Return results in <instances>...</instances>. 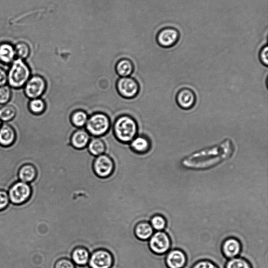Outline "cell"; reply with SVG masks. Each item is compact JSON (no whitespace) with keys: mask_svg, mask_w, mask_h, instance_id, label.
Here are the masks:
<instances>
[{"mask_svg":"<svg viewBox=\"0 0 268 268\" xmlns=\"http://www.w3.org/2000/svg\"><path fill=\"white\" fill-rule=\"evenodd\" d=\"M121 115V110L118 106L109 116L102 112L95 113L89 116L85 129L92 136H103L109 131L116 118Z\"/></svg>","mask_w":268,"mask_h":268,"instance_id":"6da1fadb","label":"cell"},{"mask_svg":"<svg viewBox=\"0 0 268 268\" xmlns=\"http://www.w3.org/2000/svg\"><path fill=\"white\" fill-rule=\"evenodd\" d=\"M117 91L124 98H135L139 91V86L137 81L132 77H120L116 83Z\"/></svg>","mask_w":268,"mask_h":268,"instance_id":"ba28073f","label":"cell"},{"mask_svg":"<svg viewBox=\"0 0 268 268\" xmlns=\"http://www.w3.org/2000/svg\"><path fill=\"white\" fill-rule=\"evenodd\" d=\"M7 73L8 84L13 89L23 88L32 76L31 68L19 58L15 59Z\"/></svg>","mask_w":268,"mask_h":268,"instance_id":"3957f363","label":"cell"},{"mask_svg":"<svg viewBox=\"0 0 268 268\" xmlns=\"http://www.w3.org/2000/svg\"><path fill=\"white\" fill-rule=\"evenodd\" d=\"M9 197L7 192L4 190H0V211H3L9 204Z\"/></svg>","mask_w":268,"mask_h":268,"instance_id":"1f68e13d","label":"cell"},{"mask_svg":"<svg viewBox=\"0 0 268 268\" xmlns=\"http://www.w3.org/2000/svg\"><path fill=\"white\" fill-rule=\"evenodd\" d=\"M113 130L116 139L125 144H130L138 135V126L136 121L127 114L116 118L113 124Z\"/></svg>","mask_w":268,"mask_h":268,"instance_id":"7a4b0ae2","label":"cell"},{"mask_svg":"<svg viewBox=\"0 0 268 268\" xmlns=\"http://www.w3.org/2000/svg\"><path fill=\"white\" fill-rule=\"evenodd\" d=\"M47 83L41 75L31 76L23 87L25 96L29 100L41 98L46 92Z\"/></svg>","mask_w":268,"mask_h":268,"instance_id":"277c9868","label":"cell"},{"mask_svg":"<svg viewBox=\"0 0 268 268\" xmlns=\"http://www.w3.org/2000/svg\"><path fill=\"white\" fill-rule=\"evenodd\" d=\"M132 150L138 154H145L151 150L152 142L144 135H137L130 143Z\"/></svg>","mask_w":268,"mask_h":268,"instance_id":"5bb4252c","label":"cell"},{"mask_svg":"<svg viewBox=\"0 0 268 268\" xmlns=\"http://www.w3.org/2000/svg\"><path fill=\"white\" fill-rule=\"evenodd\" d=\"M165 261L168 268H183L187 263V258L183 251L176 249L168 253Z\"/></svg>","mask_w":268,"mask_h":268,"instance_id":"8fae6325","label":"cell"},{"mask_svg":"<svg viewBox=\"0 0 268 268\" xmlns=\"http://www.w3.org/2000/svg\"><path fill=\"white\" fill-rule=\"evenodd\" d=\"M76 265L71 260L62 258L57 260L54 264V268H76Z\"/></svg>","mask_w":268,"mask_h":268,"instance_id":"f546056e","label":"cell"},{"mask_svg":"<svg viewBox=\"0 0 268 268\" xmlns=\"http://www.w3.org/2000/svg\"><path fill=\"white\" fill-rule=\"evenodd\" d=\"M115 172H116V171H115ZM122 180H123V178H122ZM124 184H125V183H124ZM126 186H127V185H126ZM134 195H135V194H134ZM135 196H136V195H135ZM136 197H137V196H136ZM137 199H138V198H137ZM138 200H139V199H138ZM139 201H140V200H139ZM140 202L141 203V201H140ZM142 205H144V204H142Z\"/></svg>","mask_w":268,"mask_h":268,"instance_id":"e575fe53","label":"cell"},{"mask_svg":"<svg viewBox=\"0 0 268 268\" xmlns=\"http://www.w3.org/2000/svg\"><path fill=\"white\" fill-rule=\"evenodd\" d=\"M242 251V245L239 240L234 237H229L225 240L222 245L223 255L228 259L237 257Z\"/></svg>","mask_w":268,"mask_h":268,"instance_id":"7c38bea8","label":"cell"},{"mask_svg":"<svg viewBox=\"0 0 268 268\" xmlns=\"http://www.w3.org/2000/svg\"><path fill=\"white\" fill-rule=\"evenodd\" d=\"M89 115L82 110H78L74 112L71 116V122L73 126L77 129L84 128L88 120Z\"/></svg>","mask_w":268,"mask_h":268,"instance_id":"cb8c5ba5","label":"cell"},{"mask_svg":"<svg viewBox=\"0 0 268 268\" xmlns=\"http://www.w3.org/2000/svg\"><path fill=\"white\" fill-rule=\"evenodd\" d=\"M28 108L29 111L32 114L41 115L45 111L46 104L42 98H39L29 100L28 103Z\"/></svg>","mask_w":268,"mask_h":268,"instance_id":"d4e9b609","label":"cell"},{"mask_svg":"<svg viewBox=\"0 0 268 268\" xmlns=\"http://www.w3.org/2000/svg\"><path fill=\"white\" fill-rule=\"evenodd\" d=\"M134 232L138 240L146 242L150 239L154 233V230L150 222L143 221L135 225Z\"/></svg>","mask_w":268,"mask_h":268,"instance_id":"2e32d148","label":"cell"},{"mask_svg":"<svg viewBox=\"0 0 268 268\" xmlns=\"http://www.w3.org/2000/svg\"><path fill=\"white\" fill-rule=\"evenodd\" d=\"M115 70L120 77H130L134 72V65L130 59L124 58L117 63Z\"/></svg>","mask_w":268,"mask_h":268,"instance_id":"7402d4cb","label":"cell"},{"mask_svg":"<svg viewBox=\"0 0 268 268\" xmlns=\"http://www.w3.org/2000/svg\"><path fill=\"white\" fill-rule=\"evenodd\" d=\"M37 175V168L31 164H26L22 165L18 171V176L20 181L27 184L34 182Z\"/></svg>","mask_w":268,"mask_h":268,"instance_id":"e0dca14e","label":"cell"},{"mask_svg":"<svg viewBox=\"0 0 268 268\" xmlns=\"http://www.w3.org/2000/svg\"><path fill=\"white\" fill-rule=\"evenodd\" d=\"M17 110L13 104L9 103L0 107V120L8 123L16 117Z\"/></svg>","mask_w":268,"mask_h":268,"instance_id":"603a6c76","label":"cell"},{"mask_svg":"<svg viewBox=\"0 0 268 268\" xmlns=\"http://www.w3.org/2000/svg\"><path fill=\"white\" fill-rule=\"evenodd\" d=\"M86 147L88 152L95 157L104 154L106 150L105 144L100 137L92 136Z\"/></svg>","mask_w":268,"mask_h":268,"instance_id":"44dd1931","label":"cell"},{"mask_svg":"<svg viewBox=\"0 0 268 268\" xmlns=\"http://www.w3.org/2000/svg\"><path fill=\"white\" fill-rule=\"evenodd\" d=\"M12 96V88L8 85L0 86V105L9 103Z\"/></svg>","mask_w":268,"mask_h":268,"instance_id":"83f0119b","label":"cell"},{"mask_svg":"<svg viewBox=\"0 0 268 268\" xmlns=\"http://www.w3.org/2000/svg\"><path fill=\"white\" fill-rule=\"evenodd\" d=\"M192 268H219L218 266L213 262L207 260H202L196 262Z\"/></svg>","mask_w":268,"mask_h":268,"instance_id":"4dcf8cb0","label":"cell"},{"mask_svg":"<svg viewBox=\"0 0 268 268\" xmlns=\"http://www.w3.org/2000/svg\"><path fill=\"white\" fill-rule=\"evenodd\" d=\"M178 34L174 29L166 28L161 31L157 37V41L163 47H170L176 41Z\"/></svg>","mask_w":268,"mask_h":268,"instance_id":"ac0fdd59","label":"cell"},{"mask_svg":"<svg viewBox=\"0 0 268 268\" xmlns=\"http://www.w3.org/2000/svg\"><path fill=\"white\" fill-rule=\"evenodd\" d=\"M15 48L9 43L0 44V62L5 65L11 64L15 59Z\"/></svg>","mask_w":268,"mask_h":268,"instance_id":"ffe728a7","label":"cell"},{"mask_svg":"<svg viewBox=\"0 0 268 268\" xmlns=\"http://www.w3.org/2000/svg\"><path fill=\"white\" fill-rule=\"evenodd\" d=\"M91 137L85 128L78 129L72 135L71 145L77 150H82L87 147L91 139Z\"/></svg>","mask_w":268,"mask_h":268,"instance_id":"4fadbf2b","label":"cell"},{"mask_svg":"<svg viewBox=\"0 0 268 268\" xmlns=\"http://www.w3.org/2000/svg\"><path fill=\"white\" fill-rule=\"evenodd\" d=\"M15 48L16 56L18 58L24 60L30 54V48L25 43H20L17 44Z\"/></svg>","mask_w":268,"mask_h":268,"instance_id":"f1b7e54d","label":"cell"},{"mask_svg":"<svg viewBox=\"0 0 268 268\" xmlns=\"http://www.w3.org/2000/svg\"><path fill=\"white\" fill-rule=\"evenodd\" d=\"M114 262L112 253L107 249L100 248L91 253L87 265L89 268H112Z\"/></svg>","mask_w":268,"mask_h":268,"instance_id":"8992f818","label":"cell"},{"mask_svg":"<svg viewBox=\"0 0 268 268\" xmlns=\"http://www.w3.org/2000/svg\"><path fill=\"white\" fill-rule=\"evenodd\" d=\"M148 242L151 252L156 255H163L167 253L171 245L170 237L163 231H157L154 233Z\"/></svg>","mask_w":268,"mask_h":268,"instance_id":"5b68a950","label":"cell"},{"mask_svg":"<svg viewBox=\"0 0 268 268\" xmlns=\"http://www.w3.org/2000/svg\"><path fill=\"white\" fill-rule=\"evenodd\" d=\"M8 84V73L3 68L0 67V86Z\"/></svg>","mask_w":268,"mask_h":268,"instance_id":"836d02e7","label":"cell"},{"mask_svg":"<svg viewBox=\"0 0 268 268\" xmlns=\"http://www.w3.org/2000/svg\"><path fill=\"white\" fill-rule=\"evenodd\" d=\"M32 189L27 183L22 182L14 183L9 190L11 202L16 205H21L27 202L32 195Z\"/></svg>","mask_w":268,"mask_h":268,"instance_id":"52a82bcc","label":"cell"},{"mask_svg":"<svg viewBox=\"0 0 268 268\" xmlns=\"http://www.w3.org/2000/svg\"><path fill=\"white\" fill-rule=\"evenodd\" d=\"M91 254L85 247L78 246L73 251L70 259L76 265L84 266L88 264Z\"/></svg>","mask_w":268,"mask_h":268,"instance_id":"d6986e66","label":"cell"},{"mask_svg":"<svg viewBox=\"0 0 268 268\" xmlns=\"http://www.w3.org/2000/svg\"><path fill=\"white\" fill-rule=\"evenodd\" d=\"M94 171L99 177L108 178L114 171L115 165L113 159L104 154L96 157L93 164Z\"/></svg>","mask_w":268,"mask_h":268,"instance_id":"9c48e42d","label":"cell"},{"mask_svg":"<svg viewBox=\"0 0 268 268\" xmlns=\"http://www.w3.org/2000/svg\"><path fill=\"white\" fill-rule=\"evenodd\" d=\"M260 59L261 63L265 66H268V48L267 46L264 47L260 53Z\"/></svg>","mask_w":268,"mask_h":268,"instance_id":"d6a6232c","label":"cell"},{"mask_svg":"<svg viewBox=\"0 0 268 268\" xmlns=\"http://www.w3.org/2000/svg\"><path fill=\"white\" fill-rule=\"evenodd\" d=\"M16 139L14 129L8 123L2 124L0 127V146L9 147L14 143Z\"/></svg>","mask_w":268,"mask_h":268,"instance_id":"9a60e30c","label":"cell"},{"mask_svg":"<svg viewBox=\"0 0 268 268\" xmlns=\"http://www.w3.org/2000/svg\"><path fill=\"white\" fill-rule=\"evenodd\" d=\"M150 223L154 230L163 231L167 226L166 219L160 215H155L150 219Z\"/></svg>","mask_w":268,"mask_h":268,"instance_id":"4316f807","label":"cell"},{"mask_svg":"<svg viewBox=\"0 0 268 268\" xmlns=\"http://www.w3.org/2000/svg\"><path fill=\"white\" fill-rule=\"evenodd\" d=\"M175 100L178 106L184 110H188L195 105L196 97L191 88L184 87L177 92Z\"/></svg>","mask_w":268,"mask_h":268,"instance_id":"30bf717a","label":"cell"},{"mask_svg":"<svg viewBox=\"0 0 268 268\" xmlns=\"http://www.w3.org/2000/svg\"><path fill=\"white\" fill-rule=\"evenodd\" d=\"M2 121L1 120H0V127H1L2 125Z\"/></svg>","mask_w":268,"mask_h":268,"instance_id":"d590c367","label":"cell"},{"mask_svg":"<svg viewBox=\"0 0 268 268\" xmlns=\"http://www.w3.org/2000/svg\"><path fill=\"white\" fill-rule=\"evenodd\" d=\"M225 268H252V266L246 259L237 257L229 259L226 264Z\"/></svg>","mask_w":268,"mask_h":268,"instance_id":"484cf974","label":"cell"}]
</instances>
